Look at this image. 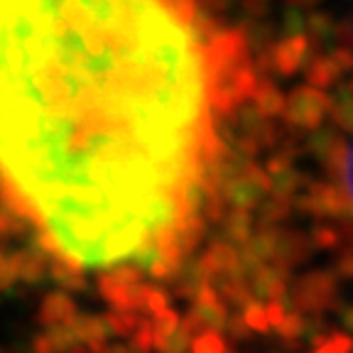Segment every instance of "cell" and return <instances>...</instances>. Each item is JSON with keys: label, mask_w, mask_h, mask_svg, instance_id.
<instances>
[{"label": "cell", "mask_w": 353, "mask_h": 353, "mask_svg": "<svg viewBox=\"0 0 353 353\" xmlns=\"http://www.w3.org/2000/svg\"><path fill=\"white\" fill-rule=\"evenodd\" d=\"M110 321H113V329H116L118 336H128V334H130L132 319H118V316H113Z\"/></svg>", "instance_id": "9"}, {"label": "cell", "mask_w": 353, "mask_h": 353, "mask_svg": "<svg viewBox=\"0 0 353 353\" xmlns=\"http://www.w3.org/2000/svg\"><path fill=\"white\" fill-rule=\"evenodd\" d=\"M231 348L226 346V341L216 334V331H209L204 336H199L196 341L192 343V353H228Z\"/></svg>", "instance_id": "2"}, {"label": "cell", "mask_w": 353, "mask_h": 353, "mask_svg": "<svg viewBox=\"0 0 353 353\" xmlns=\"http://www.w3.org/2000/svg\"><path fill=\"white\" fill-rule=\"evenodd\" d=\"M66 309H69V304L61 302V299H59V302H52V304H50V316L61 314V312H66Z\"/></svg>", "instance_id": "10"}, {"label": "cell", "mask_w": 353, "mask_h": 353, "mask_svg": "<svg viewBox=\"0 0 353 353\" xmlns=\"http://www.w3.org/2000/svg\"><path fill=\"white\" fill-rule=\"evenodd\" d=\"M187 341H189V334L187 329L179 331V334H172L170 339L157 346V353H187Z\"/></svg>", "instance_id": "3"}, {"label": "cell", "mask_w": 353, "mask_h": 353, "mask_svg": "<svg viewBox=\"0 0 353 353\" xmlns=\"http://www.w3.org/2000/svg\"><path fill=\"white\" fill-rule=\"evenodd\" d=\"M231 334H233V339H245V329H243V324H238V321L231 324Z\"/></svg>", "instance_id": "12"}, {"label": "cell", "mask_w": 353, "mask_h": 353, "mask_svg": "<svg viewBox=\"0 0 353 353\" xmlns=\"http://www.w3.org/2000/svg\"><path fill=\"white\" fill-rule=\"evenodd\" d=\"M321 346L331 353H353V339L346 336V334H334V336L326 339Z\"/></svg>", "instance_id": "4"}, {"label": "cell", "mask_w": 353, "mask_h": 353, "mask_svg": "<svg viewBox=\"0 0 353 353\" xmlns=\"http://www.w3.org/2000/svg\"><path fill=\"white\" fill-rule=\"evenodd\" d=\"M132 348H135L138 353H150V348H152V334H150L148 324L140 326V331L135 334V343H132Z\"/></svg>", "instance_id": "7"}, {"label": "cell", "mask_w": 353, "mask_h": 353, "mask_svg": "<svg viewBox=\"0 0 353 353\" xmlns=\"http://www.w3.org/2000/svg\"><path fill=\"white\" fill-rule=\"evenodd\" d=\"M346 176H348V187L353 192V148H351V154H348V162H346Z\"/></svg>", "instance_id": "11"}, {"label": "cell", "mask_w": 353, "mask_h": 353, "mask_svg": "<svg viewBox=\"0 0 353 353\" xmlns=\"http://www.w3.org/2000/svg\"><path fill=\"white\" fill-rule=\"evenodd\" d=\"M216 113L214 44L184 0H0V196L57 268L170 275Z\"/></svg>", "instance_id": "1"}, {"label": "cell", "mask_w": 353, "mask_h": 353, "mask_svg": "<svg viewBox=\"0 0 353 353\" xmlns=\"http://www.w3.org/2000/svg\"><path fill=\"white\" fill-rule=\"evenodd\" d=\"M110 353H138L135 348H125V346H121V348H113Z\"/></svg>", "instance_id": "13"}, {"label": "cell", "mask_w": 353, "mask_h": 353, "mask_svg": "<svg viewBox=\"0 0 353 353\" xmlns=\"http://www.w3.org/2000/svg\"><path fill=\"white\" fill-rule=\"evenodd\" d=\"M245 321H248V326L258 329L260 334H265V331H268V319H265V312L260 307H250L248 314H245Z\"/></svg>", "instance_id": "8"}, {"label": "cell", "mask_w": 353, "mask_h": 353, "mask_svg": "<svg viewBox=\"0 0 353 353\" xmlns=\"http://www.w3.org/2000/svg\"><path fill=\"white\" fill-rule=\"evenodd\" d=\"M314 353H331V351H326V348L324 346H319V348H316V351Z\"/></svg>", "instance_id": "15"}, {"label": "cell", "mask_w": 353, "mask_h": 353, "mask_svg": "<svg viewBox=\"0 0 353 353\" xmlns=\"http://www.w3.org/2000/svg\"><path fill=\"white\" fill-rule=\"evenodd\" d=\"M72 353H86V348H72Z\"/></svg>", "instance_id": "16"}, {"label": "cell", "mask_w": 353, "mask_h": 353, "mask_svg": "<svg viewBox=\"0 0 353 353\" xmlns=\"http://www.w3.org/2000/svg\"><path fill=\"white\" fill-rule=\"evenodd\" d=\"M79 334L94 343V348H99L101 339H103V329H101L99 321H83V324L79 326Z\"/></svg>", "instance_id": "6"}, {"label": "cell", "mask_w": 353, "mask_h": 353, "mask_svg": "<svg viewBox=\"0 0 353 353\" xmlns=\"http://www.w3.org/2000/svg\"><path fill=\"white\" fill-rule=\"evenodd\" d=\"M176 329V316L174 314H162L160 319H157V334H154V343L160 346L165 339H170L172 334H174Z\"/></svg>", "instance_id": "5"}, {"label": "cell", "mask_w": 353, "mask_h": 353, "mask_svg": "<svg viewBox=\"0 0 353 353\" xmlns=\"http://www.w3.org/2000/svg\"><path fill=\"white\" fill-rule=\"evenodd\" d=\"M343 321H346V326H348V329H353V312H348V314L343 316Z\"/></svg>", "instance_id": "14"}]
</instances>
